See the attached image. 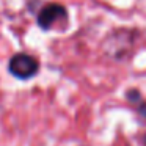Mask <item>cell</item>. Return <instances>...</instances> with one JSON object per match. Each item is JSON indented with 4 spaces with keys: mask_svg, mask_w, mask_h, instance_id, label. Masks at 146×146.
I'll list each match as a JSON object with an SVG mask.
<instances>
[{
    "mask_svg": "<svg viewBox=\"0 0 146 146\" xmlns=\"http://www.w3.org/2000/svg\"><path fill=\"white\" fill-rule=\"evenodd\" d=\"M8 71L19 80H30L39 72V61L30 54L17 52L8 61Z\"/></svg>",
    "mask_w": 146,
    "mask_h": 146,
    "instance_id": "6da1fadb",
    "label": "cell"
},
{
    "mask_svg": "<svg viewBox=\"0 0 146 146\" xmlns=\"http://www.w3.org/2000/svg\"><path fill=\"white\" fill-rule=\"evenodd\" d=\"M68 8L64 5L58 3V2H50L41 7L36 13V25L42 30V32H49L52 30L58 22H66L68 24Z\"/></svg>",
    "mask_w": 146,
    "mask_h": 146,
    "instance_id": "7a4b0ae2",
    "label": "cell"
},
{
    "mask_svg": "<svg viewBox=\"0 0 146 146\" xmlns=\"http://www.w3.org/2000/svg\"><path fill=\"white\" fill-rule=\"evenodd\" d=\"M126 101L129 102V104H132V105H137L138 102H141L143 101V96H141V93H140V90L129 88L126 91Z\"/></svg>",
    "mask_w": 146,
    "mask_h": 146,
    "instance_id": "3957f363",
    "label": "cell"
},
{
    "mask_svg": "<svg viewBox=\"0 0 146 146\" xmlns=\"http://www.w3.org/2000/svg\"><path fill=\"white\" fill-rule=\"evenodd\" d=\"M135 108H137V113H138V116L141 118L143 121H146V101L138 102V104L135 105Z\"/></svg>",
    "mask_w": 146,
    "mask_h": 146,
    "instance_id": "277c9868",
    "label": "cell"
},
{
    "mask_svg": "<svg viewBox=\"0 0 146 146\" xmlns=\"http://www.w3.org/2000/svg\"><path fill=\"white\" fill-rule=\"evenodd\" d=\"M141 143H143V146H146V132L143 133V137H141Z\"/></svg>",
    "mask_w": 146,
    "mask_h": 146,
    "instance_id": "5b68a950",
    "label": "cell"
}]
</instances>
